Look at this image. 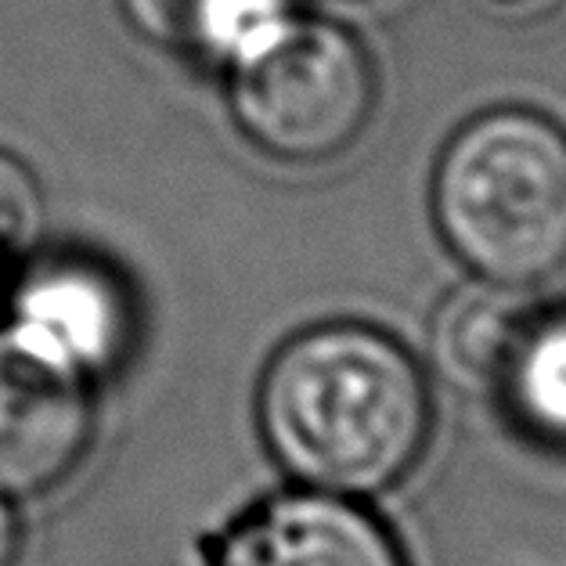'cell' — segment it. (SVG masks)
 Returning <instances> with one entry per match:
<instances>
[{"label": "cell", "instance_id": "8", "mask_svg": "<svg viewBox=\"0 0 566 566\" xmlns=\"http://www.w3.org/2000/svg\"><path fill=\"white\" fill-rule=\"evenodd\" d=\"M119 8L148 44L220 65L289 11L285 0H119Z\"/></svg>", "mask_w": 566, "mask_h": 566}, {"label": "cell", "instance_id": "11", "mask_svg": "<svg viewBox=\"0 0 566 566\" xmlns=\"http://www.w3.org/2000/svg\"><path fill=\"white\" fill-rule=\"evenodd\" d=\"M22 552V523L15 513V502L0 494V566H15Z\"/></svg>", "mask_w": 566, "mask_h": 566}, {"label": "cell", "instance_id": "3", "mask_svg": "<svg viewBox=\"0 0 566 566\" xmlns=\"http://www.w3.org/2000/svg\"><path fill=\"white\" fill-rule=\"evenodd\" d=\"M224 69L234 130L282 167L339 159L376 116V62L365 40L333 19L289 8Z\"/></svg>", "mask_w": 566, "mask_h": 566}, {"label": "cell", "instance_id": "10", "mask_svg": "<svg viewBox=\"0 0 566 566\" xmlns=\"http://www.w3.org/2000/svg\"><path fill=\"white\" fill-rule=\"evenodd\" d=\"M44 228V191L33 170L0 148V268L25 256Z\"/></svg>", "mask_w": 566, "mask_h": 566}, {"label": "cell", "instance_id": "7", "mask_svg": "<svg viewBox=\"0 0 566 566\" xmlns=\"http://www.w3.org/2000/svg\"><path fill=\"white\" fill-rule=\"evenodd\" d=\"M537 311L531 289L473 279L451 293L433 322V361L465 394H494L520 333Z\"/></svg>", "mask_w": 566, "mask_h": 566}, {"label": "cell", "instance_id": "2", "mask_svg": "<svg viewBox=\"0 0 566 566\" xmlns=\"http://www.w3.org/2000/svg\"><path fill=\"white\" fill-rule=\"evenodd\" d=\"M433 224L480 282L534 289L566 268V134L534 108H491L440 151Z\"/></svg>", "mask_w": 566, "mask_h": 566}, {"label": "cell", "instance_id": "4", "mask_svg": "<svg viewBox=\"0 0 566 566\" xmlns=\"http://www.w3.org/2000/svg\"><path fill=\"white\" fill-rule=\"evenodd\" d=\"M98 433V382L0 325V494L36 499L76 473Z\"/></svg>", "mask_w": 566, "mask_h": 566}, {"label": "cell", "instance_id": "12", "mask_svg": "<svg viewBox=\"0 0 566 566\" xmlns=\"http://www.w3.org/2000/svg\"><path fill=\"white\" fill-rule=\"evenodd\" d=\"M491 4L502 11H545L552 4H559V0H491Z\"/></svg>", "mask_w": 566, "mask_h": 566}, {"label": "cell", "instance_id": "5", "mask_svg": "<svg viewBox=\"0 0 566 566\" xmlns=\"http://www.w3.org/2000/svg\"><path fill=\"white\" fill-rule=\"evenodd\" d=\"M202 566H408V556L361 499L293 488L217 527L202 542Z\"/></svg>", "mask_w": 566, "mask_h": 566}, {"label": "cell", "instance_id": "9", "mask_svg": "<svg viewBox=\"0 0 566 566\" xmlns=\"http://www.w3.org/2000/svg\"><path fill=\"white\" fill-rule=\"evenodd\" d=\"M494 397L531 440L566 451V311L537 303L494 382Z\"/></svg>", "mask_w": 566, "mask_h": 566}, {"label": "cell", "instance_id": "6", "mask_svg": "<svg viewBox=\"0 0 566 566\" xmlns=\"http://www.w3.org/2000/svg\"><path fill=\"white\" fill-rule=\"evenodd\" d=\"M4 325L98 382L127 357L134 311L113 271L94 260L59 256L19 282Z\"/></svg>", "mask_w": 566, "mask_h": 566}, {"label": "cell", "instance_id": "1", "mask_svg": "<svg viewBox=\"0 0 566 566\" xmlns=\"http://www.w3.org/2000/svg\"><path fill=\"white\" fill-rule=\"evenodd\" d=\"M256 426L296 488L376 499L419 465L433 394L408 347L365 322L289 336L260 376Z\"/></svg>", "mask_w": 566, "mask_h": 566}]
</instances>
